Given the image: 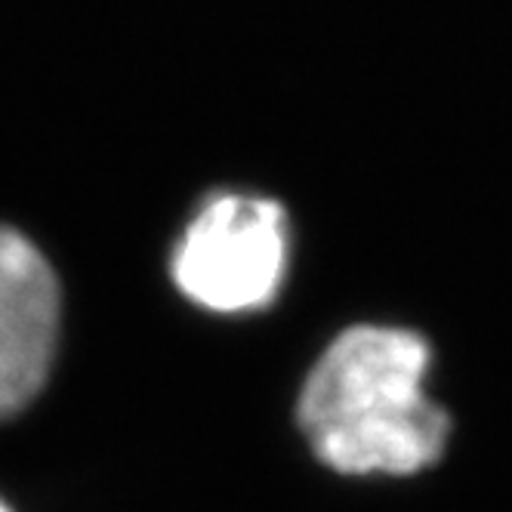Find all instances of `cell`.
I'll return each mask as SVG.
<instances>
[{
	"instance_id": "6da1fadb",
	"label": "cell",
	"mask_w": 512,
	"mask_h": 512,
	"mask_svg": "<svg viewBox=\"0 0 512 512\" xmlns=\"http://www.w3.org/2000/svg\"><path fill=\"white\" fill-rule=\"evenodd\" d=\"M429 343L386 324H358L321 352L297 420L312 454L343 475H417L442 460L451 417L426 392Z\"/></svg>"
},
{
	"instance_id": "7a4b0ae2",
	"label": "cell",
	"mask_w": 512,
	"mask_h": 512,
	"mask_svg": "<svg viewBox=\"0 0 512 512\" xmlns=\"http://www.w3.org/2000/svg\"><path fill=\"white\" fill-rule=\"evenodd\" d=\"M287 213L263 195L229 192L204 201L173 250L182 297L219 315H241L275 300L287 272Z\"/></svg>"
},
{
	"instance_id": "3957f363",
	"label": "cell",
	"mask_w": 512,
	"mask_h": 512,
	"mask_svg": "<svg viewBox=\"0 0 512 512\" xmlns=\"http://www.w3.org/2000/svg\"><path fill=\"white\" fill-rule=\"evenodd\" d=\"M62 321L53 266L22 232L0 226V417L22 411L50 377Z\"/></svg>"
},
{
	"instance_id": "277c9868",
	"label": "cell",
	"mask_w": 512,
	"mask_h": 512,
	"mask_svg": "<svg viewBox=\"0 0 512 512\" xmlns=\"http://www.w3.org/2000/svg\"><path fill=\"white\" fill-rule=\"evenodd\" d=\"M0 512H10V506H7V503H0Z\"/></svg>"
}]
</instances>
